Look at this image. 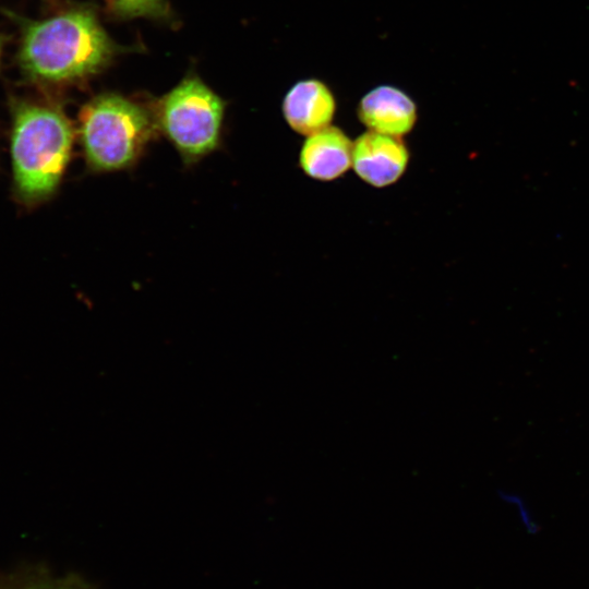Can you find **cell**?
Masks as SVG:
<instances>
[{
	"label": "cell",
	"instance_id": "obj_1",
	"mask_svg": "<svg viewBox=\"0 0 589 589\" xmlns=\"http://www.w3.org/2000/svg\"><path fill=\"white\" fill-rule=\"evenodd\" d=\"M115 46L93 12L73 9L23 27L19 61L24 74L44 84L74 82L94 74Z\"/></svg>",
	"mask_w": 589,
	"mask_h": 589
},
{
	"label": "cell",
	"instance_id": "obj_2",
	"mask_svg": "<svg viewBox=\"0 0 589 589\" xmlns=\"http://www.w3.org/2000/svg\"><path fill=\"white\" fill-rule=\"evenodd\" d=\"M73 131L70 120L53 105L12 104V185L22 205L36 206L55 194L70 161Z\"/></svg>",
	"mask_w": 589,
	"mask_h": 589
},
{
	"label": "cell",
	"instance_id": "obj_3",
	"mask_svg": "<svg viewBox=\"0 0 589 589\" xmlns=\"http://www.w3.org/2000/svg\"><path fill=\"white\" fill-rule=\"evenodd\" d=\"M155 130L154 116L117 94L94 97L79 113V140L87 166L94 171L131 167Z\"/></svg>",
	"mask_w": 589,
	"mask_h": 589
},
{
	"label": "cell",
	"instance_id": "obj_4",
	"mask_svg": "<svg viewBox=\"0 0 589 589\" xmlns=\"http://www.w3.org/2000/svg\"><path fill=\"white\" fill-rule=\"evenodd\" d=\"M224 112L223 99L189 76L158 100L154 120L182 158L195 161L219 145Z\"/></svg>",
	"mask_w": 589,
	"mask_h": 589
},
{
	"label": "cell",
	"instance_id": "obj_5",
	"mask_svg": "<svg viewBox=\"0 0 589 589\" xmlns=\"http://www.w3.org/2000/svg\"><path fill=\"white\" fill-rule=\"evenodd\" d=\"M410 153L402 137L368 130L353 141L352 168L374 188L397 182L407 170Z\"/></svg>",
	"mask_w": 589,
	"mask_h": 589
},
{
	"label": "cell",
	"instance_id": "obj_6",
	"mask_svg": "<svg viewBox=\"0 0 589 589\" xmlns=\"http://www.w3.org/2000/svg\"><path fill=\"white\" fill-rule=\"evenodd\" d=\"M357 113L368 130L397 137L410 133L418 120L413 99L392 85H380L369 91L360 99Z\"/></svg>",
	"mask_w": 589,
	"mask_h": 589
},
{
	"label": "cell",
	"instance_id": "obj_7",
	"mask_svg": "<svg viewBox=\"0 0 589 589\" xmlns=\"http://www.w3.org/2000/svg\"><path fill=\"white\" fill-rule=\"evenodd\" d=\"M336 110L334 93L318 79L297 82L283 101L286 122L296 133L304 136L332 125Z\"/></svg>",
	"mask_w": 589,
	"mask_h": 589
},
{
	"label": "cell",
	"instance_id": "obj_8",
	"mask_svg": "<svg viewBox=\"0 0 589 589\" xmlns=\"http://www.w3.org/2000/svg\"><path fill=\"white\" fill-rule=\"evenodd\" d=\"M352 147L353 142L340 128L329 125L305 137L300 167L312 179L333 181L352 166Z\"/></svg>",
	"mask_w": 589,
	"mask_h": 589
},
{
	"label": "cell",
	"instance_id": "obj_9",
	"mask_svg": "<svg viewBox=\"0 0 589 589\" xmlns=\"http://www.w3.org/2000/svg\"><path fill=\"white\" fill-rule=\"evenodd\" d=\"M111 10L121 16H163L166 12L164 0H107Z\"/></svg>",
	"mask_w": 589,
	"mask_h": 589
},
{
	"label": "cell",
	"instance_id": "obj_10",
	"mask_svg": "<svg viewBox=\"0 0 589 589\" xmlns=\"http://www.w3.org/2000/svg\"><path fill=\"white\" fill-rule=\"evenodd\" d=\"M1 589H84V587L74 578L36 576L14 585L10 584Z\"/></svg>",
	"mask_w": 589,
	"mask_h": 589
}]
</instances>
